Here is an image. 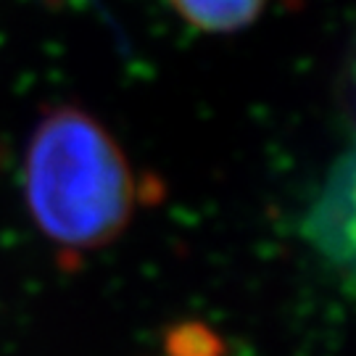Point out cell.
Returning a JSON list of instances; mask_svg holds the SVG:
<instances>
[{
  "label": "cell",
  "instance_id": "cell-3",
  "mask_svg": "<svg viewBox=\"0 0 356 356\" xmlns=\"http://www.w3.org/2000/svg\"><path fill=\"white\" fill-rule=\"evenodd\" d=\"M169 6L193 29L229 35L254 24L267 8V0H169Z\"/></svg>",
  "mask_w": 356,
  "mask_h": 356
},
{
  "label": "cell",
  "instance_id": "cell-1",
  "mask_svg": "<svg viewBox=\"0 0 356 356\" xmlns=\"http://www.w3.org/2000/svg\"><path fill=\"white\" fill-rule=\"evenodd\" d=\"M29 214L66 254L98 251L132 222L138 182L114 135L76 106L48 108L24 156Z\"/></svg>",
  "mask_w": 356,
  "mask_h": 356
},
{
  "label": "cell",
  "instance_id": "cell-4",
  "mask_svg": "<svg viewBox=\"0 0 356 356\" xmlns=\"http://www.w3.org/2000/svg\"><path fill=\"white\" fill-rule=\"evenodd\" d=\"M169 356H222V341L206 325L182 322L166 335Z\"/></svg>",
  "mask_w": 356,
  "mask_h": 356
},
{
  "label": "cell",
  "instance_id": "cell-2",
  "mask_svg": "<svg viewBox=\"0 0 356 356\" xmlns=\"http://www.w3.org/2000/svg\"><path fill=\"white\" fill-rule=\"evenodd\" d=\"M301 232L330 267L348 272L354 264V159L346 153L330 169Z\"/></svg>",
  "mask_w": 356,
  "mask_h": 356
}]
</instances>
